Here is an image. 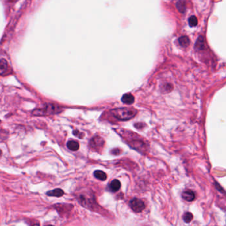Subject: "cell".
<instances>
[{
    "mask_svg": "<svg viewBox=\"0 0 226 226\" xmlns=\"http://www.w3.org/2000/svg\"><path fill=\"white\" fill-rule=\"evenodd\" d=\"M112 116L120 120H129L137 114V110L133 108H118L110 111Z\"/></svg>",
    "mask_w": 226,
    "mask_h": 226,
    "instance_id": "1",
    "label": "cell"
},
{
    "mask_svg": "<svg viewBox=\"0 0 226 226\" xmlns=\"http://www.w3.org/2000/svg\"><path fill=\"white\" fill-rule=\"evenodd\" d=\"M61 108L53 104H46L42 109H37L34 110L32 114L36 116H43V115H48L57 114L61 112Z\"/></svg>",
    "mask_w": 226,
    "mask_h": 226,
    "instance_id": "2",
    "label": "cell"
},
{
    "mask_svg": "<svg viewBox=\"0 0 226 226\" xmlns=\"http://www.w3.org/2000/svg\"><path fill=\"white\" fill-rule=\"evenodd\" d=\"M130 206L135 212H141L145 208V205L143 201L138 198H133L131 200Z\"/></svg>",
    "mask_w": 226,
    "mask_h": 226,
    "instance_id": "3",
    "label": "cell"
},
{
    "mask_svg": "<svg viewBox=\"0 0 226 226\" xmlns=\"http://www.w3.org/2000/svg\"><path fill=\"white\" fill-rule=\"evenodd\" d=\"M104 143L105 142L102 138L100 136H95L90 140V146L92 148H98V147H101L104 146Z\"/></svg>",
    "mask_w": 226,
    "mask_h": 226,
    "instance_id": "4",
    "label": "cell"
},
{
    "mask_svg": "<svg viewBox=\"0 0 226 226\" xmlns=\"http://www.w3.org/2000/svg\"><path fill=\"white\" fill-rule=\"evenodd\" d=\"M9 69V65L5 59L0 60V76H5Z\"/></svg>",
    "mask_w": 226,
    "mask_h": 226,
    "instance_id": "5",
    "label": "cell"
},
{
    "mask_svg": "<svg viewBox=\"0 0 226 226\" xmlns=\"http://www.w3.org/2000/svg\"><path fill=\"white\" fill-rule=\"evenodd\" d=\"M182 196L185 200L188 201V202H192L195 199L196 197L194 192L191 190H186L184 191L182 194Z\"/></svg>",
    "mask_w": 226,
    "mask_h": 226,
    "instance_id": "6",
    "label": "cell"
},
{
    "mask_svg": "<svg viewBox=\"0 0 226 226\" xmlns=\"http://www.w3.org/2000/svg\"><path fill=\"white\" fill-rule=\"evenodd\" d=\"M121 101L123 103H125L127 105H131V104H133L134 102L135 98L133 94H131L130 93H127V94H123L121 98Z\"/></svg>",
    "mask_w": 226,
    "mask_h": 226,
    "instance_id": "7",
    "label": "cell"
},
{
    "mask_svg": "<svg viewBox=\"0 0 226 226\" xmlns=\"http://www.w3.org/2000/svg\"><path fill=\"white\" fill-rule=\"evenodd\" d=\"M205 48V40L203 36H200L198 40H197L196 45H195V48L198 50H203Z\"/></svg>",
    "mask_w": 226,
    "mask_h": 226,
    "instance_id": "8",
    "label": "cell"
},
{
    "mask_svg": "<svg viewBox=\"0 0 226 226\" xmlns=\"http://www.w3.org/2000/svg\"><path fill=\"white\" fill-rule=\"evenodd\" d=\"M120 187H121V183L117 179L113 180L109 184V188L111 189V191H112V192H117V191L120 190Z\"/></svg>",
    "mask_w": 226,
    "mask_h": 226,
    "instance_id": "9",
    "label": "cell"
},
{
    "mask_svg": "<svg viewBox=\"0 0 226 226\" xmlns=\"http://www.w3.org/2000/svg\"><path fill=\"white\" fill-rule=\"evenodd\" d=\"M47 195L50 196L60 197L64 195V191L60 188H56L55 190L50 191L47 192Z\"/></svg>",
    "mask_w": 226,
    "mask_h": 226,
    "instance_id": "10",
    "label": "cell"
},
{
    "mask_svg": "<svg viewBox=\"0 0 226 226\" xmlns=\"http://www.w3.org/2000/svg\"><path fill=\"white\" fill-rule=\"evenodd\" d=\"M178 43L182 47H188L190 44V39L186 36H182L178 39Z\"/></svg>",
    "mask_w": 226,
    "mask_h": 226,
    "instance_id": "11",
    "label": "cell"
},
{
    "mask_svg": "<svg viewBox=\"0 0 226 226\" xmlns=\"http://www.w3.org/2000/svg\"><path fill=\"white\" fill-rule=\"evenodd\" d=\"M67 147L72 151H77L79 149V143L75 140H70L67 142Z\"/></svg>",
    "mask_w": 226,
    "mask_h": 226,
    "instance_id": "12",
    "label": "cell"
},
{
    "mask_svg": "<svg viewBox=\"0 0 226 226\" xmlns=\"http://www.w3.org/2000/svg\"><path fill=\"white\" fill-rule=\"evenodd\" d=\"M94 175L95 177L100 180H105L107 179V175L105 172L102 171L97 170L94 172Z\"/></svg>",
    "mask_w": 226,
    "mask_h": 226,
    "instance_id": "13",
    "label": "cell"
},
{
    "mask_svg": "<svg viewBox=\"0 0 226 226\" xmlns=\"http://www.w3.org/2000/svg\"><path fill=\"white\" fill-rule=\"evenodd\" d=\"M176 8L180 12V13H184L186 10V7H185V4L182 1H178L176 3Z\"/></svg>",
    "mask_w": 226,
    "mask_h": 226,
    "instance_id": "14",
    "label": "cell"
},
{
    "mask_svg": "<svg viewBox=\"0 0 226 226\" xmlns=\"http://www.w3.org/2000/svg\"><path fill=\"white\" fill-rule=\"evenodd\" d=\"M188 23L190 24V26L192 27H196L197 24H198V19H197L196 16L194 15L191 16L188 19Z\"/></svg>",
    "mask_w": 226,
    "mask_h": 226,
    "instance_id": "15",
    "label": "cell"
},
{
    "mask_svg": "<svg viewBox=\"0 0 226 226\" xmlns=\"http://www.w3.org/2000/svg\"><path fill=\"white\" fill-rule=\"evenodd\" d=\"M183 219L186 223H190L193 219V215L190 212H186L184 213Z\"/></svg>",
    "mask_w": 226,
    "mask_h": 226,
    "instance_id": "16",
    "label": "cell"
},
{
    "mask_svg": "<svg viewBox=\"0 0 226 226\" xmlns=\"http://www.w3.org/2000/svg\"><path fill=\"white\" fill-rule=\"evenodd\" d=\"M73 134H74V135H76V136L79 137L80 138H82V135H83V134L80 133L79 132V131H78V130H74L73 131Z\"/></svg>",
    "mask_w": 226,
    "mask_h": 226,
    "instance_id": "17",
    "label": "cell"
},
{
    "mask_svg": "<svg viewBox=\"0 0 226 226\" xmlns=\"http://www.w3.org/2000/svg\"><path fill=\"white\" fill-rule=\"evenodd\" d=\"M112 153L113 154H114V155H117V154H119L120 153V150H119V149L113 150H112Z\"/></svg>",
    "mask_w": 226,
    "mask_h": 226,
    "instance_id": "18",
    "label": "cell"
},
{
    "mask_svg": "<svg viewBox=\"0 0 226 226\" xmlns=\"http://www.w3.org/2000/svg\"><path fill=\"white\" fill-rule=\"evenodd\" d=\"M33 226H39V224H35V225H33Z\"/></svg>",
    "mask_w": 226,
    "mask_h": 226,
    "instance_id": "19",
    "label": "cell"
},
{
    "mask_svg": "<svg viewBox=\"0 0 226 226\" xmlns=\"http://www.w3.org/2000/svg\"><path fill=\"white\" fill-rule=\"evenodd\" d=\"M2 150H0V156H1V155H2Z\"/></svg>",
    "mask_w": 226,
    "mask_h": 226,
    "instance_id": "20",
    "label": "cell"
},
{
    "mask_svg": "<svg viewBox=\"0 0 226 226\" xmlns=\"http://www.w3.org/2000/svg\"><path fill=\"white\" fill-rule=\"evenodd\" d=\"M47 226H53V225H47Z\"/></svg>",
    "mask_w": 226,
    "mask_h": 226,
    "instance_id": "21",
    "label": "cell"
}]
</instances>
